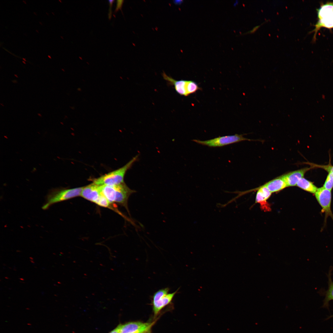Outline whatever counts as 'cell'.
<instances>
[{
	"instance_id": "obj_1",
	"label": "cell",
	"mask_w": 333,
	"mask_h": 333,
	"mask_svg": "<svg viewBox=\"0 0 333 333\" xmlns=\"http://www.w3.org/2000/svg\"><path fill=\"white\" fill-rule=\"evenodd\" d=\"M102 194L110 204L116 202L123 206L129 212L128 201L129 196L135 191L129 188L124 182L115 185H102L101 187Z\"/></svg>"
},
{
	"instance_id": "obj_2",
	"label": "cell",
	"mask_w": 333,
	"mask_h": 333,
	"mask_svg": "<svg viewBox=\"0 0 333 333\" xmlns=\"http://www.w3.org/2000/svg\"><path fill=\"white\" fill-rule=\"evenodd\" d=\"M138 155L134 157L123 166L94 179L93 183L98 186L115 185L124 183V178L127 171L138 159Z\"/></svg>"
},
{
	"instance_id": "obj_3",
	"label": "cell",
	"mask_w": 333,
	"mask_h": 333,
	"mask_svg": "<svg viewBox=\"0 0 333 333\" xmlns=\"http://www.w3.org/2000/svg\"><path fill=\"white\" fill-rule=\"evenodd\" d=\"M83 188H55L51 190L47 195L46 202L42 206V209H47L54 204L80 196Z\"/></svg>"
},
{
	"instance_id": "obj_4",
	"label": "cell",
	"mask_w": 333,
	"mask_h": 333,
	"mask_svg": "<svg viewBox=\"0 0 333 333\" xmlns=\"http://www.w3.org/2000/svg\"><path fill=\"white\" fill-rule=\"evenodd\" d=\"M179 289L173 293H170V288L166 287L159 289L152 296V304L154 316H156L164 308L171 304L178 292Z\"/></svg>"
},
{
	"instance_id": "obj_5",
	"label": "cell",
	"mask_w": 333,
	"mask_h": 333,
	"mask_svg": "<svg viewBox=\"0 0 333 333\" xmlns=\"http://www.w3.org/2000/svg\"><path fill=\"white\" fill-rule=\"evenodd\" d=\"M317 12L318 20L313 30L314 32V38L316 33L321 28H333V2H327L321 5Z\"/></svg>"
},
{
	"instance_id": "obj_6",
	"label": "cell",
	"mask_w": 333,
	"mask_h": 333,
	"mask_svg": "<svg viewBox=\"0 0 333 333\" xmlns=\"http://www.w3.org/2000/svg\"><path fill=\"white\" fill-rule=\"evenodd\" d=\"M243 135L236 134L233 135L219 136L207 140L193 139L192 141L203 145L210 147H217L223 146L245 140H252L244 137Z\"/></svg>"
},
{
	"instance_id": "obj_7",
	"label": "cell",
	"mask_w": 333,
	"mask_h": 333,
	"mask_svg": "<svg viewBox=\"0 0 333 333\" xmlns=\"http://www.w3.org/2000/svg\"><path fill=\"white\" fill-rule=\"evenodd\" d=\"M315 198L325 213V222L329 216L333 219V215L331 209V191L324 188L323 187L318 188L314 193Z\"/></svg>"
},
{
	"instance_id": "obj_8",
	"label": "cell",
	"mask_w": 333,
	"mask_h": 333,
	"mask_svg": "<svg viewBox=\"0 0 333 333\" xmlns=\"http://www.w3.org/2000/svg\"><path fill=\"white\" fill-rule=\"evenodd\" d=\"M153 323L130 322L119 324L120 333H144L151 328Z\"/></svg>"
},
{
	"instance_id": "obj_9",
	"label": "cell",
	"mask_w": 333,
	"mask_h": 333,
	"mask_svg": "<svg viewBox=\"0 0 333 333\" xmlns=\"http://www.w3.org/2000/svg\"><path fill=\"white\" fill-rule=\"evenodd\" d=\"M101 195L100 186L92 183L83 187L80 196L88 200L96 203Z\"/></svg>"
},
{
	"instance_id": "obj_10",
	"label": "cell",
	"mask_w": 333,
	"mask_h": 333,
	"mask_svg": "<svg viewBox=\"0 0 333 333\" xmlns=\"http://www.w3.org/2000/svg\"><path fill=\"white\" fill-rule=\"evenodd\" d=\"M312 168L306 167L291 171L282 175L287 187L296 186L298 181L303 178L306 173Z\"/></svg>"
},
{
	"instance_id": "obj_11",
	"label": "cell",
	"mask_w": 333,
	"mask_h": 333,
	"mask_svg": "<svg viewBox=\"0 0 333 333\" xmlns=\"http://www.w3.org/2000/svg\"><path fill=\"white\" fill-rule=\"evenodd\" d=\"M271 193L267 187L263 185L258 188L256 196V202L260 204L263 209L269 211L270 207L266 200L270 197Z\"/></svg>"
},
{
	"instance_id": "obj_12",
	"label": "cell",
	"mask_w": 333,
	"mask_h": 333,
	"mask_svg": "<svg viewBox=\"0 0 333 333\" xmlns=\"http://www.w3.org/2000/svg\"><path fill=\"white\" fill-rule=\"evenodd\" d=\"M162 75L163 79L168 82V84L174 86L175 90L178 93L182 96H187L186 90L187 80H176L167 75L164 72Z\"/></svg>"
},
{
	"instance_id": "obj_13",
	"label": "cell",
	"mask_w": 333,
	"mask_h": 333,
	"mask_svg": "<svg viewBox=\"0 0 333 333\" xmlns=\"http://www.w3.org/2000/svg\"><path fill=\"white\" fill-rule=\"evenodd\" d=\"M263 185L271 193L279 191L287 187L282 175L269 181Z\"/></svg>"
},
{
	"instance_id": "obj_14",
	"label": "cell",
	"mask_w": 333,
	"mask_h": 333,
	"mask_svg": "<svg viewBox=\"0 0 333 333\" xmlns=\"http://www.w3.org/2000/svg\"><path fill=\"white\" fill-rule=\"evenodd\" d=\"M296 186L304 190L313 194H314L318 189L313 183L304 177L298 181Z\"/></svg>"
},
{
	"instance_id": "obj_15",
	"label": "cell",
	"mask_w": 333,
	"mask_h": 333,
	"mask_svg": "<svg viewBox=\"0 0 333 333\" xmlns=\"http://www.w3.org/2000/svg\"><path fill=\"white\" fill-rule=\"evenodd\" d=\"M331 300H333V282L331 278V274L329 273L328 275V288L326 292L323 306L328 307L329 302ZM332 317H333V314L330 316L328 318Z\"/></svg>"
},
{
	"instance_id": "obj_16",
	"label": "cell",
	"mask_w": 333,
	"mask_h": 333,
	"mask_svg": "<svg viewBox=\"0 0 333 333\" xmlns=\"http://www.w3.org/2000/svg\"><path fill=\"white\" fill-rule=\"evenodd\" d=\"M200 89L197 84L192 80H187L186 90L187 96L195 93Z\"/></svg>"
},
{
	"instance_id": "obj_17",
	"label": "cell",
	"mask_w": 333,
	"mask_h": 333,
	"mask_svg": "<svg viewBox=\"0 0 333 333\" xmlns=\"http://www.w3.org/2000/svg\"><path fill=\"white\" fill-rule=\"evenodd\" d=\"M323 187L327 190L331 191L333 188V175L328 173Z\"/></svg>"
},
{
	"instance_id": "obj_18",
	"label": "cell",
	"mask_w": 333,
	"mask_h": 333,
	"mask_svg": "<svg viewBox=\"0 0 333 333\" xmlns=\"http://www.w3.org/2000/svg\"><path fill=\"white\" fill-rule=\"evenodd\" d=\"M95 204L102 207L112 208L110 206V203L102 194Z\"/></svg>"
},
{
	"instance_id": "obj_19",
	"label": "cell",
	"mask_w": 333,
	"mask_h": 333,
	"mask_svg": "<svg viewBox=\"0 0 333 333\" xmlns=\"http://www.w3.org/2000/svg\"><path fill=\"white\" fill-rule=\"evenodd\" d=\"M307 163L308 164L310 165V166H311V167L312 168L316 167L322 168L326 170V171H327L328 173H331L333 175V166H332L331 164H329L327 165H318L310 163Z\"/></svg>"
},
{
	"instance_id": "obj_20",
	"label": "cell",
	"mask_w": 333,
	"mask_h": 333,
	"mask_svg": "<svg viewBox=\"0 0 333 333\" xmlns=\"http://www.w3.org/2000/svg\"><path fill=\"white\" fill-rule=\"evenodd\" d=\"M123 2V0L117 1V6L115 10V12H117L119 10H121Z\"/></svg>"
},
{
	"instance_id": "obj_21",
	"label": "cell",
	"mask_w": 333,
	"mask_h": 333,
	"mask_svg": "<svg viewBox=\"0 0 333 333\" xmlns=\"http://www.w3.org/2000/svg\"><path fill=\"white\" fill-rule=\"evenodd\" d=\"M114 1V0H109V7H109V15H109V19L111 18V17L112 13V12L111 9H112V4H113V2Z\"/></svg>"
},
{
	"instance_id": "obj_22",
	"label": "cell",
	"mask_w": 333,
	"mask_h": 333,
	"mask_svg": "<svg viewBox=\"0 0 333 333\" xmlns=\"http://www.w3.org/2000/svg\"><path fill=\"white\" fill-rule=\"evenodd\" d=\"M109 333H120L119 325L116 328L112 331Z\"/></svg>"
},
{
	"instance_id": "obj_23",
	"label": "cell",
	"mask_w": 333,
	"mask_h": 333,
	"mask_svg": "<svg viewBox=\"0 0 333 333\" xmlns=\"http://www.w3.org/2000/svg\"><path fill=\"white\" fill-rule=\"evenodd\" d=\"M261 25H261H258V26H256V27H254L252 30H250V31H248V32H246V33H244V34H248V33H253L255 31L257 30V29Z\"/></svg>"
},
{
	"instance_id": "obj_24",
	"label": "cell",
	"mask_w": 333,
	"mask_h": 333,
	"mask_svg": "<svg viewBox=\"0 0 333 333\" xmlns=\"http://www.w3.org/2000/svg\"><path fill=\"white\" fill-rule=\"evenodd\" d=\"M150 329V328L149 329H148V330H147V331H145L144 333H151Z\"/></svg>"
},
{
	"instance_id": "obj_25",
	"label": "cell",
	"mask_w": 333,
	"mask_h": 333,
	"mask_svg": "<svg viewBox=\"0 0 333 333\" xmlns=\"http://www.w3.org/2000/svg\"><path fill=\"white\" fill-rule=\"evenodd\" d=\"M12 82L14 83H17L18 82L17 81L15 80H12Z\"/></svg>"
},
{
	"instance_id": "obj_26",
	"label": "cell",
	"mask_w": 333,
	"mask_h": 333,
	"mask_svg": "<svg viewBox=\"0 0 333 333\" xmlns=\"http://www.w3.org/2000/svg\"><path fill=\"white\" fill-rule=\"evenodd\" d=\"M38 115L40 117H42V115L40 113H38Z\"/></svg>"
},
{
	"instance_id": "obj_27",
	"label": "cell",
	"mask_w": 333,
	"mask_h": 333,
	"mask_svg": "<svg viewBox=\"0 0 333 333\" xmlns=\"http://www.w3.org/2000/svg\"><path fill=\"white\" fill-rule=\"evenodd\" d=\"M30 261H31V262H32V263H35V262H34V261H33V260H30Z\"/></svg>"
},
{
	"instance_id": "obj_28",
	"label": "cell",
	"mask_w": 333,
	"mask_h": 333,
	"mask_svg": "<svg viewBox=\"0 0 333 333\" xmlns=\"http://www.w3.org/2000/svg\"><path fill=\"white\" fill-rule=\"evenodd\" d=\"M30 258L31 260H33V258L32 257H30Z\"/></svg>"
},
{
	"instance_id": "obj_29",
	"label": "cell",
	"mask_w": 333,
	"mask_h": 333,
	"mask_svg": "<svg viewBox=\"0 0 333 333\" xmlns=\"http://www.w3.org/2000/svg\"><path fill=\"white\" fill-rule=\"evenodd\" d=\"M48 57H49V58H50V59H51V56H49V55H48Z\"/></svg>"
},
{
	"instance_id": "obj_30",
	"label": "cell",
	"mask_w": 333,
	"mask_h": 333,
	"mask_svg": "<svg viewBox=\"0 0 333 333\" xmlns=\"http://www.w3.org/2000/svg\"><path fill=\"white\" fill-rule=\"evenodd\" d=\"M14 76H16V77H17V78H18V76H17V75H16L14 74Z\"/></svg>"
},
{
	"instance_id": "obj_31",
	"label": "cell",
	"mask_w": 333,
	"mask_h": 333,
	"mask_svg": "<svg viewBox=\"0 0 333 333\" xmlns=\"http://www.w3.org/2000/svg\"><path fill=\"white\" fill-rule=\"evenodd\" d=\"M20 280H24V279H23V278H20Z\"/></svg>"
},
{
	"instance_id": "obj_32",
	"label": "cell",
	"mask_w": 333,
	"mask_h": 333,
	"mask_svg": "<svg viewBox=\"0 0 333 333\" xmlns=\"http://www.w3.org/2000/svg\"><path fill=\"white\" fill-rule=\"evenodd\" d=\"M39 23L41 25H42V23L41 22H39Z\"/></svg>"
},
{
	"instance_id": "obj_33",
	"label": "cell",
	"mask_w": 333,
	"mask_h": 333,
	"mask_svg": "<svg viewBox=\"0 0 333 333\" xmlns=\"http://www.w3.org/2000/svg\"><path fill=\"white\" fill-rule=\"evenodd\" d=\"M22 62H23V63H24V64H26V63H25V61H22Z\"/></svg>"
},
{
	"instance_id": "obj_34",
	"label": "cell",
	"mask_w": 333,
	"mask_h": 333,
	"mask_svg": "<svg viewBox=\"0 0 333 333\" xmlns=\"http://www.w3.org/2000/svg\"><path fill=\"white\" fill-rule=\"evenodd\" d=\"M23 60H25V61H26V60H25V59H24V58H23Z\"/></svg>"
},
{
	"instance_id": "obj_35",
	"label": "cell",
	"mask_w": 333,
	"mask_h": 333,
	"mask_svg": "<svg viewBox=\"0 0 333 333\" xmlns=\"http://www.w3.org/2000/svg\"><path fill=\"white\" fill-rule=\"evenodd\" d=\"M23 2H24V3H25V4H26V3L25 1H24V0H23Z\"/></svg>"
},
{
	"instance_id": "obj_36",
	"label": "cell",
	"mask_w": 333,
	"mask_h": 333,
	"mask_svg": "<svg viewBox=\"0 0 333 333\" xmlns=\"http://www.w3.org/2000/svg\"><path fill=\"white\" fill-rule=\"evenodd\" d=\"M34 13L35 14V15H37V14L35 13V12H34Z\"/></svg>"
},
{
	"instance_id": "obj_37",
	"label": "cell",
	"mask_w": 333,
	"mask_h": 333,
	"mask_svg": "<svg viewBox=\"0 0 333 333\" xmlns=\"http://www.w3.org/2000/svg\"><path fill=\"white\" fill-rule=\"evenodd\" d=\"M1 105H2V106H4V105L3 104H2V103H1Z\"/></svg>"
},
{
	"instance_id": "obj_38",
	"label": "cell",
	"mask_w": 333,
	"mask_h": 333,
	"mask_svg": "<svg viewBox=\"0 0 333 333\" xmlns=\"http://www.w3.org/2000/svg\"><path fill=\"white\" fill-rule=\"evenodd\" d=\"M52 12V14H53V15H55V14H54V13H53V12Z\"/></svg>"
},
{
	"instance_id": "obj_39",
	"label": "cell",
	"mask_w": 333,
	"mask_h": 333,
	"mask_svg": "<svg viewBox=\"0 0 333 333\" xmlns=\"http://www.w3.org/2000/svg\"><path fill=\"white\" fill-rule=\"evenodd\" d=\"M36 31L37 32L39 33V32H38V31L37 30H36Z\"/></svg>"
},
{
	"instance_id": "obj_40",
	"label": "cell",
	"mask_w": 333,
	"mask_h": 333,
	"mask_svg": "<svg viewBox=\"0 0 333 333\" xmlns=\"http://www.w3.org/2000/svg\"><path fill=\"white\" fill-rule=\"evenodd\" d=\"M46 13L47 14V15H49L48 14L47 12H46Z\"/></svg>"
},
{
	"instance_id": "obj_41",
	"label": "cell",
	"mask_w": 333,
	"mask_h": 333,
	"mask_svg": "<svg viewBox=\"0 0 333 333\" xmlns=\"http://www.w3.org/2000/svg\"><path fill=\"white\" fill-rule=\"evenodd\" d=\"M5 278H7V279H8V278H7V277H5Z\"/></svg>"
}]
</instances>
